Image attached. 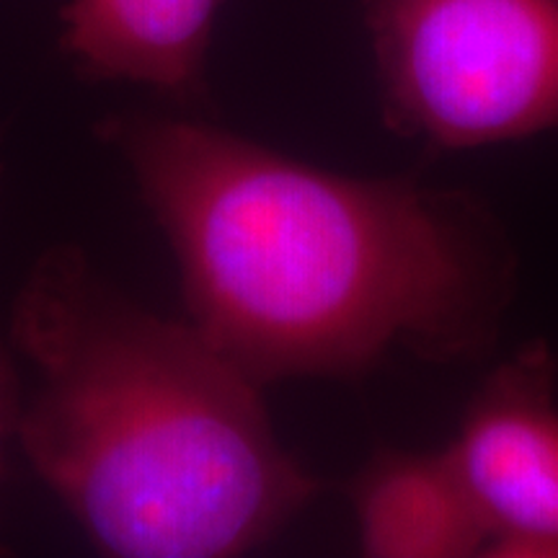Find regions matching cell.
Returning <instances> with one entry per match:
<instances>
[{"mask_svg":"<svg viewBox=\"0 0 558 558\" xmlns=\"http://www.w3.org/2000/svg\"><path fill=\"white\" fill-rule=\"evenodd\" d=\"M107 135L169 235L190 324L262 388L360 378L393 349L469 360L497 339L514 259L469 194L324 171L186 120Z\"/></svg>","mask_w":558,"mask_h":558,"instance_id":"obj_1","label":"cell"},{"mask_svg":"<svg viewBox=\"0 0 558 558\" xmlns=\"http://www.w3.org/2000/svg\"><path fill=\"white\" fill-rule=\"evenodd\" d=\"M11 337L37 373L21 448L101 554L243 556L318 497L259 383L192 324L124 298L81 251L34 264Z\"/></svg>","mask_w":558,"mask_h":558,"instance_id":"obj_2","label":"cell"},{"mask_svg":"<svg viewBox=\"0 0 558 558\" xmlns=\"http://www.w3.org/2000/svg\"><path fill=\"white\" fill-rule=\"evenodd\" d=\"M383 120L437 150L558 130V0H365Z\"/></svg>","mask_w":558,"mask_h":558,"instance_id":"obj_3","label":"cell"},{"mask_svg":"<svg viewBox=\"0 0 558 558\" xmlns=\"http://www.w3.org/2000/svg\"><path fill=\"white\" fill-rule=\"evenodd\" d=\"M558 362L530 341L473 396L448 458L488 530L486 556L558 558Z\"/></svg>","mask_w":558,"mask_h":558,"instance_id":"obj_4","label":"cell"},{"mask_svg":"<svg viewBox=\"0 0 558 558\" xmlns=\"http://www.w3.org/2000/svg\"><path fill=\"white\" fill-rule=\"evenodd\" d=\"M362 556H486L488 530L448 452L380 448L349 484Z\"/></svg>","mask_w":558,"mask_h":558,"instance_id":"obj_5","label":"cell"},{"mask_svg":"<svg viewBox=\"0 0 558 558\" xmlns=\"http://www.w3.org/2000/svg\"><path fill=\"white\" fill-rule=\"evenodd\" d=\"M222 0H70L65 52L101 81L145 83L173 96L199 88Z\"/></svg>","mask_w":558,"mask_h":558,"instance_id":"obj_6","label":"cell"},{"mask_svg":"<svg viewBox=\"0 0 558 558\" xmlns=\"http://www.w3.org/2000/svg\"><path fill=\"white\" fill-rule=\"evenodd\" d=\"M3 432H5V407L0 403V452H3Z\"/></svg>","mask_w":558,"mask_h":558,"instance_id":"obj_7","label":"cell"}]
</instances>
